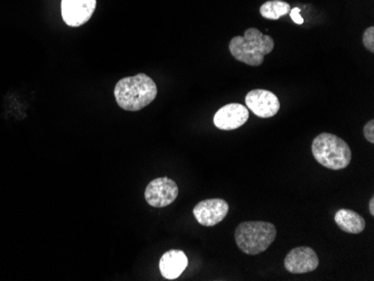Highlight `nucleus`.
I'll list each match as a JSON object with an SVG mask.
<instances>
[{
	"instance_id": "1",
	"label": "nucleus",
	"mask_w": 374,
	"mask_h": 281,
	"mask_svg": "<svg viewBox=\"0 0 374 281\" xmlns=\"http://www.w3.org/2000/svg\"><path fill=\"white\" fill-rule=\"evenodd\" d=\"M157 96V86L147 74L123 77L116 84L114 98L121 109L139 111L154 101Z\"/></svg>"
},
{
	"instance_id": "2",
	"label": "nucleus",
	"mask_w": 374,
	"mask_h": 281,
	"mask_svg": "<svg viewBox=\"0 0 374 281\" xmlns=\"http://www.w3.org/2000/svg\"><path fill=\"white\" fill-rule=\"evenodd\" d=\"M274 49V40L268 35H263L259 29H247L243 36H235L228 44L230 53L235 60L247 66H260L265 56Z\"/></svg>"
},
{
	"instance_id": "3",
	"label": "nucleus",
	"mask_w": 374,
	"mask_h": 281,
	"mask_svg": "<svg viewBox=\"0 0 374 281\" xmlns=\"http://www.w3.org/2000/svg\"><path fill=\"white\" fill-rule=\"evenodd\" d=\"M311 153L318 164L333 171H340L350 165L351 149L342 138L329 132L318 135L311 144Z\"/></svg>"
},
{
	"instance_id": "4",
	"label": "nucleus",
	"mask_w": 374,
	"mask_h": 281,
	"mask_svg": "<svg viewBox=\"0 0 374 281\" xmlns=\"http://www.w3.org/2000/svg\"><path fill=\"white\" fill-rule=\"evenodd\" d=\"M235 242L242 252L256 256L265 252L277 236L272 223L263 221L243 222L235 230Z\"/></svg>"
},
{
	"instance_id": "5",
	"label": "nucleus",
	"mask_w": 374,
	"mask_h": 281,
	"mask_svg": "<svg viewBox=\"0 0 374 281\" xmlns=\"http://www.w3.org/2000/svg\"><path fill=\"white\" fill-rule=\"evenodd\" d=\"M178 186L167 177L153 179L145 190V199L153 208H166L178 199Z\"/></svg>"
},
{
	"instance_id": "6",
	"label": "nucleus",
	"mask_w": 374,
	"mask_h": 281,
	"mask_svg": "<svg viewBox=\"0 0 374 281\" xmlns=\"http://www.w3.org/2000/svg\"><path fill=\"white\" fill-rule=\"evenodd\" d=\"M247 108L259 118H272L278 114L280 101L274 92L256 89L246 96Z\"/></svg>"
},
{
	"instance_id": "7",
	"label": "nucleus",
	"mask_w": 374,
	"mask_h": 281,
	"mask_svg": "<svg viewBox=\"0 0 374 281\" xmlns=\"http://www.w3.org/2000/svg\"><path fill=\"white\" fill-rule=\"evenodd\" d=\"M97 7V0H62V17L66 25L71 27L89 22Z\"/></svg>"
},
{
	"instance_id": "8",
	"label": "nucleus",
	"mask_w": 374,
	"mask_h": 281,
	"mask_svg": "<svg viewBox=\"0 0 374 281\" xmlns=\"http://www.w3.org/2000/svg\"><path fill=\"white\" fill-rule=\"evenodd\" d=\"M195 219L203 227H215L226 219L228 204L222 199H204L193 210Z\"/></svg>"
},
{
	"instance_id": "9",
	"label": "nucleus",
	"mask_w": 374,
	"mask_h": 281,
	"mask_svg": "<svg viewBox=\"0 0 374 281\" xmlns=\"http://www.w3.org/2000/svg\"><path fill=\"white\" fill-rule=\"evenodd\" d=\"M285 268L288 273L299 275L318 269L320 259L311 248L298 247L293 249L285 258Z\"/></svg>"
},
{
	"instance_id": "10",
	"label": "nucleus",
	"mask_w": 374,
	"mask_h": 281,
	"mask_svg": "<svg viewBox=\"0 0 374 281\" xmlns=\"http://www.w3.org/2000/svg\"><path fill=\"white\" fill-rule=\"evenodd\" d=\"M249 119V109L240 103H228L217 110L213 121L221 130L240 128Z\"/></svg>"
},
{
	"instance_id": "11",
	"label": "nucleus",
	"mask_w": 374,
	"mask_h": 281,
	"mask_svg": "<svg viewBox=\"0 0 374 281\" xmlns=\"http://www.w3.org/2000/svg\"><path fill=\"white\" fill-rule=\"evenodd\" d=\"M189 260L185 253L180 250H169L160 258L159 269L164 278L178 279L187 267Z\"/></svg>"
},
{
	"instance_id": "12",
	"label": "nucleus",
	"mask_w": 374,
	"mask_h": 281,
	"mask_svg": "<svg viewBox=\"0 0 374 281\" xmlns=\"http://www.w3.org/2000/svg\"><path fill=\"white\" fill-rule=\"evenodd\" d=\"M335 223L341 230L350 234H359L366 229V220L349 208H341L335 214Z\"/></svg>"
},
{
	"instance_id": "13",
	"label": "nucleus",
	"mask_w": 374,
	"mask_h": 281,
	"mask_svg": "<svg viewBox=\"0 0 374 281\" xmlns=\"http://www.w3.org/2000/svg\"><path fill=\"white\" fill-rule=\"evenodd\" d=\"M290 5L283 0H269L260 7V15L263 18L278 20L290 12Z\"/></svg>"
},
{
	"instance_id": "14",
	"label": "nucleus",
	"mask_w": 374,
	"mask_h": 281,
	"mask_svg": "<svg viewBox=\"0 0 374 281\" xmlns=\"http://www.w3.org/2000/svg\"><path fill=\"white\" fill-rule=\"evenodd\" d=\"M363 45H364V47H366L368 51L371 52V53H373L374 52V27L373 26H371V27H368V29H366V31H364V33H363Z\"/></svg>"
},
{
	"instance_id": "15",
	"label": "nucleus",
	"mask_w": 374,
	"mask_h": 281,
	"mask_svg": "<svg viewBox=\"0 0 374 281\" xmlns=\"http://www.w3.org/2000/svg\"><path fill=\"white\" fill-rule=\"evenodd\" d=\"M363 135L366 137V139L368 142L373 144L374 142V120H370L368 123H366L364 128H363Z\"/></svg>"
},
{
	"instance_id": "16",
	"label": "nucleus",
	"mask_w": 374,
	"mask_h": 281,
	"mask_svg": "<svg viewBox=\"0 0 374 281\" xmlns=\"http://www.w3.org/2000/svg\"><path fill=\"white\" fill-rule=\"evenodd\" d=\"M289 14H290V17H292L294 23L297 24V25H302V24H304V18L300 16L299 8L290 9Z\"/></svg>"
},
{
	"instance_id": "17",
	"label": "nucleus",
	"mask_w": 374,
	"mask_h": 281,
	"mask_svg": "<svg viewBox=\"0 0 374 281\" xmlns=\"http://www.w3.org/2000/svg\"><path fill=\"white\" fill-rule=\"evenodd\" d=\"M368 210H370V214H371L372 216L374 215V197L372 196L371 199H370V202H368Z\"/></svg>"
}]
</instances>
